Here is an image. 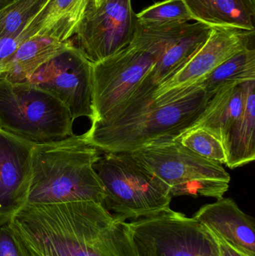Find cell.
Wrapping results in <instances>:
<instances>
[{"instance_id": "cell-1", "label": "cell", "mask_w": 255, "mask_h": 256, "mask_svg": "<svg viewBox=\"0 0 255 256\" xmlns=\"http://www.w3.org/2000/svg\"><path fill=\"white\" fill-rule=\"evenodd\" d=\"M7 224L22 256H139L129 222L94 202L25 204Z\"/></svg>"}, {"instance_id": "cell-2", "label": "cell", "mask_w": 255, "mask_h": 256, "mask_svg": "<svg viewBox=\"0 0 255 256\" xmlns=\"http://www.w3.org/2000/svg\"><path fill=\"white\" fill-rule=\"evenodd\" d=\"M100 156V150L82 135L34 144L25 204L94 202L103 204L104 191L94 168Z\"/></svg>"}, {"instance_id": "cell-3", "label": "cell", "mask_w": 255, "mask_h": 256, "mask_svg": "<svg viewBox=\"0 0 255 256\" xmlns=\"http://www.w3.org/2000/svg\"><path fill=\"white\" fill-rule=\"evenodd\" d=\"M184 26L151 30L139 25L128 46L92 63L91 123L106 120L131 97Z\"/></svg>"}, {"instance_id": "cell-4", "label": "cell", "mask_w": 255, "mask_h": 256, "mask_svg": "<svg viewBox=\"0 0 255 256\" xmlns=\"http://www.w3.org/2000/svg\"><path fill=\"white\" fill-rule=\"evenodd\" d=\"M213 96L202 86L178 99L152 104L117 122L91 124L84 140L104 153H131L163 138H177L200 116Z\"/></svg>"}, {"instance_id": "cell-5", "label": "cell", "mask_w": 255, "mask_h": 256, "mask_svg": "<svg viewBox=\"0 0 255 256\" xmlns=\"http://www.w3.org/2000/svg\"><path fill=\"white\" fill-rule=\"evenodd\" d=\"M164 182L172 198L224 197L231 176L223 164L199 156L177 138H163L128 153Z\"/></svg>"}, {"instance_id": "cell-6", "label": "cell", "mask_w": 255, "mask_h": 256, "mask_svg": "<svg viewBox=\"0 0 255 256\" xmlns=\"http://www.w3.org/2000/svg\"><path fill=\"white\" fill-rule=\"evenodd\" d=\"M104 191L103 206L122 221L171 209L169 186L128 153H105L94 164Z\"/></svg>"}, {"instance_id": "cell-7", "label": "cell", "mask_w": 255, "mask_h": 256, "mask_svg": "<svg viewBox=\"0 0 255 256\" xmlns=\"http://www.w3.org/2000/svg\"><path fill=\"white\" fill-rule=\"evenodd\" d=\"M73 120L56 98L30 84L0 79V130L31 144L74 135Z\"/></svg>"}, {"instance_id": "cell-8", "label": "cell", "mask_w": 255, "mask_h": 256, "mask_svg": "<svg viewBox=\"0 0 255 256\" xmlns=\"http://www.w3.org/2000/svg\"><path fill=\"white\" fill-rule=\"evenodd\" d=\"M128 222L139 256H213L217 248L208 228L172 209Z\"/></svg>"}, {"instance_id": "cell-9", "label": "cell", "mask_w": 255, "mask_h": 256, "mask_svg": "<svg viewBox=\"0 0 255 256\" xmlns=\"http://www.w3.org/2000/svg\"><path fill=\"white\" fill-rule=\"evenodd\" d=\"M139 25L131 0H105L98 7L88 2L73 43L91 62H97L128 46Z\"/></svg>"}, {"instance_id": "cell-10", "label": "cell", "mask_w": 255, "mask_h": 256, "mask_svg": "<svg viewBox=\"0 0 255 256\" xmlns=\"http://www.w3.org/2000/svg\"><path fill=\"white\" fill-rule=\"evenodd\" d=\"M25 84L56 98L73 120H92V62L73 44L40 66Z\"/></svg>"}, {"instance_id": "cell-11", "label": "cell", "mask_w": 255, "mask_h": 256, "mask_svg": "<svg viewBox=\"0 0 255 256\" xmlns=\"http://www.w3.org/2000/svg\"><path fill=\"white\" fill-rule=\"evenodd\" d=\"M254 38L255 31L214 27L202 48L157 87L151 106L188 94L222 63L244 48L254 46Z\"/></svg>"}, {"instance_id": "cell-12", "label": "cell", "mask_w": 255, "mask_h": 256, "mask_svg": "<svg viewBox=\"0 0 255 256\" xmlns=\"http://www.w3.org/2000/svg\"><path fill=\"white\" fill-rule=\"evenodd\" d=\"M34 144L0 130V224L26 203Z\"/></svg>"}, {"instance_id": "cell-13", "label": "cell", "mask_w": 255, "mask_h": 256, "mask_svg": "<svg viewBox=\"0 0 255 256\" xmlns=\"http://www.w3.org/2000/svg\"><path fill=\"white\" fill-rule=\"evenodd\" d=\"M193 218L238 252L255 256L254 218L244 213L235 200L223 197L202 206Z\"/></svg>"}, {"instance_id": "cell-14", "label": "cell", "mask_w": 255, "mask_h": 256, "mask_svg": "<svg viewBox=\"0 0 255 256\" xmlns=\"http://www.w3.org/2000/svg\"><path fill=\"white\" fill-rule=\"evenodd\" d=\"M248 82L231 84L220 88L210 99L200 116L187 130L203 128L224 144L231 129L244 110Z\"/></svg>"}, {"instance_id": "cell-15", "label": "cell", "mask_w": 255, "mask_h": 256, "mask_svg": "<svg viewBox=\"0 0 255 256\" xmlns=\"http://www.w3.org/2000/svg\"><path fill=\"white\" fill-rule=\"evenodd\" d=\"M193 20L211 28L255 31V0H181Z\"/></svg>"}, {"instance_id": "cell-16", "label": "cell", "mask_w": 255, "mask_h": 256, "mask_svg": "<svg viewBox=\"0 0 255 256\" xmlns=\"http://www.w3.org/2000/svg\"><path fill=\"white\" fill-rule=\"evenodd\" d=\"M49 37H33L23 42L0 68V79L10 84H25L45 62L73 44Z\"/></svg>"}, {"instance_id": "cell-17", "label": "cell", "mask_w": 255, "mask_h": 256, "mask_svg": "<svg viewBox=\"0 0 255 256\" xmlns=\"http://www.w3.org/2000/svg\"><path fill=\"white\" fill-rule=\"evenodd\" d=\"M88 0H48L27 26L34 37L67 42L74 36Z\"/></svg>"}, {"instance_id": "cell-18", "label": "cell", "mask_w": 255, "mask_h": 256, "mask_svg": "<svg viewBox=\"0 0 255 256\" xmlns=\"http://www.w3.org/2000/svg\"><path fill=\"white\" fill-rule=\"evenodd\" d=\"M255 130V80H252L247 84L244 110L223 144L227 158L226 165L229 168H238L254 161Z\"/></svg>"}, {"instance_id": "cell-19", "label": "cell", "mask_w": 255, "mask_h": 256, "mask_svg": "<svg viewBox=\"0 0 255 256\" xmlns=\"http://www.w3.org/2000/svg\"><path fill=\"white\" fill-rule=\"evenodd\" d=\"M255 80V50L247 46L216 68L197 84L208 94L214 96L220 88L234 84Z\"/></svg>"}, {"instance_id": "cell-20", "label": "cell", "mask_w": 255, "mask_h": 256, "mask_svg": "<svg viewBox=\"0 0 255 256\" xmlns=\"http://www.w3.org/2000/svg\"><path fill=\"white\" fill-rule=\"evenodd\" d=\"M139 25L151 30L175 28L193 20L181 0H164L136 14Z\"/></svg>"}, {"instance_id": "cell-21", "label": "cell", "mask_w": 255, "mask_h": 256, "mask_svg": "<svg viewBox=\"0 0 255 256\" xmlns=\"http://www.w3.org/2000/svg\"><path fill=\"white\" fill-rule=\"evenodd\" d=\"M48 0H14L0 9V39L17 36Z\"/></svg>"}, {"instance_id": "cell-22", "label": "cell", "mask_w": 255, "mask_h": 256, "mask_svg": "<svg viewBox=\"0 0 255 256\" xmlns=\"http://www.w3.org/2000/svg\"><path fill=\"white\" fill-rule=\"evenodd\" d=\"M175 138L199 156L221 164H226L227 158L223 142L207 130H189Z\"/></svg>"}, {"instance_id": "cell-23", "label": "cell", "mask_w": 255, "mask_h": 256, "mask_svg": "<svg viewBox=\"0 0 255 256\" xmlns=\"http://www.w3.org/2000/svg\"><path fill=\"white\" fill-rule=\"evenodd\" d=\"M0 256H22L7 222L0 224Z\"/></svg>"}, {"instance_id": "cell-24", "label": "cell", "mask_w": 255, "mask_h": 256, "mask_svg": "<svg viewBox=\"0 0 255 256\" xmlns=\"http://www.w3.org/2000/svg\"><path fill=\"white\" fill-rule=\"evenodd\" d=\"M214 237L217 240V246L213 256H247L238 252L236 250L228 245L226 242L216 237L215 236Z\"/></svg>"}, {"instance_id": "cell-25", "label": "cell", "mask_w": 255, "mask_h": 256, "mask_svg": "<svg viewBox=\"0 0 255 256\" xmlns=\"http://www.w3.org/2000/svg\"><path fill=\"white\" fill-rule=\"evenodd\" d=\"M105 0H88V2L94 6V7H98Z\"/></svg>"}, {"instance_id": "cell-26", "label": "cell", "mask_w": 255, "mask_h": 256, "mask_svg": "<svg viewBox=\"0 0 255 256\" xmlns=\"http://www.w3.org/2000/svg\"><path fill=\"white\" fill-rule=\"evenodd\" d=\"M13 1H14V0H0V9H1V8L7 6L9 3H10Z\"/></svg>"}, {"instance_id": "cell-27", "label": "cell", "mask_w": 255, "mask_h": 256, "mask_svg": "<svg viewBox=\"0 0 255 256\" xmlns=\"http://www.w3.org/2000/svg\"></svg>"}]
</instances>
